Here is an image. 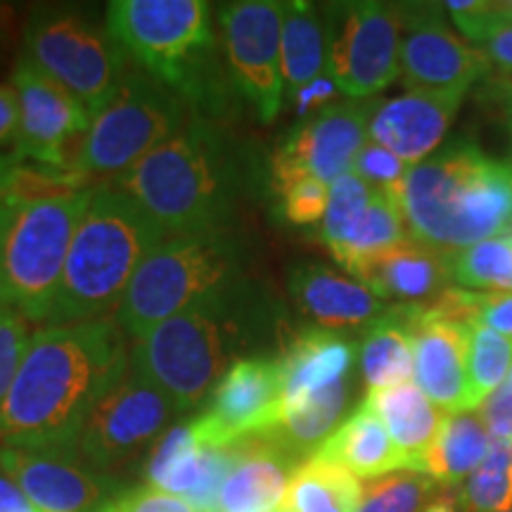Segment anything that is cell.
Returning a JSON list of instances; mask_svg holds the SVG:
<instances>
[{
    "mask_svg": "<svg viewBox=\"0 0 512 512\" xmlns=\"http://www.w3.org/2000/svg\"><path fill=\"white\" fill-rule=\"evenodd\" d=\"M8 17L10 8L8 5H0V36H8Z\"/></svg>",
    "mask_w": 512,
    "mask_h": 512,
    "instance_id": "obj_53",
    "label": "cell"
},
{
    "mask_svg": "<svg viewBox=\"0 0 512 512\" xmlns=\"http://www.w3.org/2000/svg\"><path fill=\"white\" fill-rule=\"evenodd\" d=\"M128 368L126 332L114 316L41 328L0 403V444L79 446L95 403Z\"/></svg>",
    "mask_w": 512,
    "mask_h": 512,
    "instance_id": "obj_1",
    "label": "cell"
},
{
    "mask_svg": "<svg viewBox=\"0 0 512 512\" xmlns=\"http://www.w3.org/2000/svg\"><path fill=\"white\" fill-rule=\"evenodd\" d=\"M354 384L356 377H351L304 399L283 401L278 425L266 432V437L285 448L299 463L313 458L347 415L354 399Z\"/></svg>",
    "mask_w": 512,
    "mask_h": 512,
    "instance_id": "obj_28",
    "label": "cell"
},
{
    "mask_svg": "<svg viewBox=\"0 0 512 512\" xmlns=\"http://www.w3.org/2000/svg\"><path fill=\"white\" fill-rule=\"evenodd\" d=\"M10 309H15V304H12V294L8 290V283H5L3 273H0V313L10 311Z\"/></svg>",
    "mask_w": 512,
    "mask_h": 512,
    "instance_id": "obj_52",
    "label": "cell"
},
{
    "mask_svg": "<svg viewBox=\"0 0 512 512\" xmlns=\"http://www.w3.org/2000/svg\"><path fill=\"white\" fill-rule=\"evenodd\" d=\"M5 38H8V36H0V50H3V43H5Z\"/></svg>",
    "mask_w": 512,
    "mask_h": 512,
    "instance_id": "obj_56",
    "label": "cell"
},
{
    "mask_svg": "<svg viewBox=\"0 0 512 512\" xmlns=\"http://www.w3.org/2000/svg\"><path fill=\"white\" fill-rule=\"evenodd\" d=\"M470 323L512 339V292H472Z\"/></svg>",
    "mask_w": 512,
    "mask_h": 512,
    "instance_id": "obj_44",
    "label": "cell"
},
{
    "mask_svg": "<svg viewBox=\"0 0 512 512\" xmlns=\"http://www.w3.org/2000/svg\"><path fill=\"white\" fill-rule=\"evenodd\" d=\"M283 413V370L271 356L233 363L211 389L204 411L192 415L204 446L230 448L238 441L271 432Z\"/></svg>",
    "mask_w": 512,
    "mask_h": 512,
    "instance_id": "obj_17",
    "label": "cell"
},
{
    "mask_svg": "<svg viewBox=\"0 0 512 512\" xmlns=\"http://www.w3.org/2000/svg\"><path fill=\"white\" fill-rule=\"evenodd\" d=\"M489 446L491 434L479 408L446 413L430 453L422 460L420 472L432 477L441 489L456 491L482 465Z\"/></svg>",
    "mask_w": 512,
    "mask_h": 512,
    "instance_id": "obj_29",
    "label": "cell"
},
{
    "mask_svg": "<svg viewBox=\"0 0 512 512\" xmlns=\"http://www.w3.org/2000/svg\"><path fill=\"white\" fill-rule=\"evenodd\" d=\"M278 216L290 226H313L323 223L330 202V185L318 178H304L275 195Z\"/></svg>",
    "mask_w": 512,
    "mask_h": 512,
    "instance_id": "obj_40",
    "label": "cell"
},
{
    "mask_svg": "<svg viewBox=\"0 0 512 512\" xmlns=\"http://www.w3.org/2000/svg\"><path fill=\"white\" fill-rule=\"evenodd\" d=\"M249 252L235 228L166 238L140 264L114 318L133 342L211 292L245 278Z\"/></svg>",
    "mask_w": 512,
    "mask_h": 512,
    "instance_id": "obj_7",
    "label": "cell"
},
{
    "mask_svg": "<svg viewBox=\"0 0 512 512\" xmlns=\"http://www.w3.org/2000/svg\"><path fill=\"white\" fill-rule=\"evenodd\" d=\"M230 448L204 446L192 418L169 427L147 453L145 482L181 496L200 512H216L221 486L230 470Z\"/></svg>",
    "mask_w": 512,
    "mask_h": 512,
    "instance_id": "obj_20",
    "label": "cell"
},
{
    "mask_svg": "<svg viewBox=\"0 0 512 512\" xmlns=\"http://www.w3.org/2000/svg\"><path fill=\"white\" fill-rule=\"evenodd\" d=\"M19 55L67 88L91 119L110 105L128 72V57L110 31L72 5H34L24 22Z\"/></svg>",
    "mask_w": 512,
    "mask_h": 512,
    "instance_id": "obj_9",
    "label": "cell"
},
{
    "mask_svg": "<svg viewBox=\"0 0 512 512\" xmlns=\"http://www.w3.org/2000/svg\"><path fill=\"white\" fill-rule=\"evenodd\" d=\"M406 238L408 228L406 221H403L399 200L389 192L375 190L368 209L363 211V216L349 233L342 249L335 254V259L351 273L363 259L399 245Z\"/></svg>",
    "mask_w": 512,
    "mask_h": 512,
    "instance_id": "obj_33",
    "label": "cell"
},
{
    "mask_svg": "<svg viewBox=\"0 0 512 512\" xmlns=\"http://www.w3.org/2000/svg\"><path fill=\"white\" fill-rule=\"evenodd\" d=\"M190 114L176 93L131 69L110 105L91 121L81 145L79 171L88 178L117 181L181 131Z\"/></svg>",
    "mask_w": 512,
    "mask_h": 512,
    "instance_id": "obj_10",
    "label": "cell"
},
{
    "mask_svg": "<svg viewBox=\"0 0 512 512\" xmlns=\"http://www.w3.org/2000/svg\"><path fill=\"white\" fill-rule=\"evenodd\" d=\"M399 76L406 91L467 93L491 72V62L446 27L439 5L401 3Z\"/></svg>",
    "mask_w": 512,
    "mask_h": 512,
    "instance_id": "obj_18",
    "label": "cell"
},
{
    "mask_svg": "<svg viewBox=\"0 0 512 512\" xmlns=\"http://www.w3.org/2000/svg\"><path fill=\"white\" fill-rule=\"evenodd\" d=\"M406 306L413 332V380L439 411H475L467 380L470 323H458L427 311L425 304Z\"/></svg>",
    "mask_w": 512,
    "mask_h": 512,
    "instance_id": "obj_19",
    "label": "cell"
},
{
    "mask_svg": "<svg viewBox=\"0 0 512 512\" xmlns=\"http://www.w3.org/2000/svg\"><path fill=\"white\" fill-rule=\"evenodd\" d=\"M408 169H411V164H406L389 150H384V147L375 143H366L361 155L356 157L354 169L351 171L358 178H363L370 188L389 192V195L399 200L401 185L406 181Z\"/></svg>",
    "mask_w": 512,
    "mask_h": 512,
    "instance_id": "obj_42",
    "label": "cell"
},
{
    "mask_svg": "<svg viewBox=\"0 0 512 512\" xmlns=\"http://www.w3.org/2000/svg\"><path fill=\"white\" fill-rule=\"evenodd\" d=\"M19 98V131L12 159L79 171L81 145L91 128V114L67 88L19 55L12 69Z\"/></svg>",
    "mask_w": 512,
    "mask_h": 512,
    "instance_id": "obj_15",
    "label": "cell"
},
{
    "mask_svg": "<svg viewBox=\"0 0 512 512\" xmlns=\"http://www.w3.org/2000/svg\"><path fill=\"white\" fill-rule=\"evenodd\" d=\"M356 356V344L342 332L316 325L297 332L278 356L283 370V401L304 399L351 380Z\"/></svg>",
    "mask_w": 512,
    "mask_h": 512,
    "instance_id": "obj_25",
    "label": "cell"
},
{
    "mask_svg": "<svg viewBox=\"0 0 512 512\" xmlns=\"http://www.w3.org/2000/svg\"><path fill=\"white\" fill-rule=\"evenodd\" d=\"M425 512H467L463 501H460L458 491H448V494L439 496L437 501L430 503V508Z\"/></svg>",
    "mask_w": 512,
    "mask_h": 512,
    "instance_id": "obj_49",
    "label": "cell"
},
{
    "mask_svg": "<svg viewBox=\"0 0 512 512\" xmlns=\"http://www.w3.org/2000/svg\"><path fill=\"white\" fill-rule=\"evenodd\" d=\"M337 93H339V88L335 86V81H332L328 74H323V76H318L316 81H311L309 86H304L302 91L294 93L290 100H292L294 110H297V114L304 121V119H309L311 114H316L323 110V107H328L330 102L337 98Z\"/></svg>",
    "mask_w": 512,
    "mask_h": 512,
    "instance_id": "obj_46",
    "label": "cell"
},
{
    "mask_svg": "<svg viewBox=\"0 0 512 512\" xmlns=\"http://www.w3.org/2000/svg\"><path fill=\"white\" fill-rule=\"evenodd\" d=\"M512 370V339L470 323L467 339V380H470L472 408H479L498 387H503L505 377Z\"/></svg>",
    "mask_w": 512,
    "mask_h": 512,
    "instance_id": "obj_36",
    "label": "cell"
},
{
    "mask_svg": "<svg viewBox=\"0 0 512 512\" xmlns=\"http://www.w3.org/2000/svg\"><path fill=\"white\" fill-rule=\"evenodd\" d=\"M505 240H510V242H512V226H510L508 230H505Z\"/></svg>",
    "mask_w": 512,
    "mask_h": 512,
    "instance_id": "obj_55",
    "label": "cell"
},
{
    "mask_svg": "<svg viewBox=\"0 0 512 512\" xmlns=\"http://www.w3.org/2000/svg\"><path fill=\"white\" fill-rule=\"evenodd\" d=\"M363 401L387 427L394 446L406 460V470L420 472L422 460L430 453L446 413H441L415 382L368 392Z\"/></svg>",
    "mask_w": 512,
    "mask_h": 512,
    "instance_id": "obj_27",
    "label": "cell"
},
{
    "mask_svg": "<svg viewBox=\"0 0 512 512\" xmlns=\"http://www.w3.org/2000/svg\"><path fill=\"white\" fill-rule=\"evenodd\" d=\"M465 93L406 91L399 98L373 102L370 143L384 147L406 164H420L439 150Z\"/></svg>",
    "mask_w": 512,
    "mask_h": 512,
    "instance_id": "obj_21",
    "label": "cell"
},
{
    "mask_svg": "<svg viewBox=\"0 0 512 512\" xmlns=\"http://www.w3.org/2000/svg\"><path fill=\"white\" fill-rule=\"evenodd\" d=\"M93 190L43 200L0 195V273L15 311L29 323L48 325L69 247Z\"/></svg>",
    "mask_w": 512,
    "mask_h": 512,
    "instance_id": "obj_8",
    "label": "cell"
},
{
    "mask_svg": "<svg viewBox=\"0 0 512 512\" xmlns=\"http://www.w3.org/2000/svg\"><path fill=\"white\" fill-rule=\"evenodd\" d=\"M444 8L460 34L479 46L486 60L512 72V19L503 5L479 3V0H451Z\"/></svg>",
    "mask_w": 512,
    "mask_h": 512,
    "instance_id": "obj_34",
    "label": "cell"
},
{
    "mask_svg": "<svg viewBox=\"0 0 512 512\" xmlns=\"http://www.w3.org/2000/svg\"><path fill=\"white\" fill-rule=\"evenodd\" d=\"M370 112L373 102L347 100L299 121L280 140L268 162L266 183L273 197L304 178H318L332 185L349 174L368 143Z\"/></svg>",
    "mask_w": 512,
    "mask_h": 512,
    "instance_id": "obj_14",
    "label": "cell"
},
{
    "mask_svg": "<svg viewBox=\"0 0 512 512\" xmlns=\"http://www.w3.org/2000/svg\"><path fill=\"white\" fill-rule=\"evenodd\" d=\"M283 10L275 0H238L216 12L230 81L261 124L283 110Z\"/></svg>",
    "mask_w": 512,
    "mask_h": 512,
    "instance_id": "obj_12",
    "label": "cell"
},
{
    "mask_svg": "<svg viewBox=\"0 0 512 512\" xmlns=\"http://www.w3.org/2000/svg\"><path fill=\"white\" fill-rule=\"evenodd\" d=\"M399 207L413 240L453 259L512 226V166L456 138L408 169Z\"/></svg>",
    "mask_w": 512,
    "mask_h": 512,
    "instance_id": "obj_5",
    "label": "cell"
},
{
    "mask_svg": "<svg viewBox=\"0 0 512 512\" xmlns=\"http://www.w3.org/2000/svg\"><path fill=\"white\" fill-rule=\"evenodd\" d=\"M100 512H200L181 496L166 494L150 484L126 486Z\"/></svg>",
    "mask_w": 512,
    "mask_h": 512,
    "instance_id": "obj_43",
    "label": "cell"
},
{
    "mask_svg": "<svg viewBox=\"0 0 512 512\" xmlns=\"http://www.w3.org/2000/svg\"><path fill=\"white\" fill-rule=\"evenodd\" d=\"M373 195L375 188H370L354 171H349V174L337 178L330 185V202L328 211H325L323 226H320V240L325 242V247L330 249L332 256L347 242L349 233L363 216V211L368 209Z\"/></svg>",
    "mask_w": 512,
    "mask_h": 512,
    "instance_id": "obj_39",
    "label": "cell"
},
{
    "mask_svg": "<svg viewBox=\"0 0 512 512\" xmlns=\"http://www.w3.org/2000/svg\"><path fill=\"white\" fill-rule=\"evenodd\" d=\"M230 470L221 486L216 512H275L283 508L287 489L302 465L266 434L230 446Z\"/></svg>",
    "mask_w": 512,
    "mask_h": 512,
    "instance_id": "obj_23",
    "label": "cell"
},
{
    "mask_svg": "<svg viewBox=\"0 0 512 512\" xmlns=\"http://www.w3.org/2000/svg\"><path fill=\"white\" fill-rule=\"evenodd\" d=\"M275 512H287V510H285V508H278V510H275Z\"/></svg>",
    "mask_w": 512,
    "mask_h": 512,
    "instance_id": "obj_57",
    "label": "cell"
},
{
    "mask_svg": "<svg viewBox=\"0 0 512 512\" xmlns=\"http://www.w3.org/2000/svg\"><path fill=\"white\" fill-rule=\"evenodd\" d=\"M508 384H512V370H510V380H508Z\"/></svg>",
    "mask_w": 512,
    "mask_h": 512,
    "instance_id": "obj_58",
    "label": "cell"
},
{
    "mask_svg": "<svg viewBox=\"0 0 512 512\" xmlns=\"http://www.w3.org/2000/svg\"><path fill=\"white\" fill-rule=\"evenodd\" d=\"M351 275L382 302L396 299L408 306L434 302L453 280L451 259L413 238L368 256Z\"/></svg>",
    "mask_w": 512,
    "mask_h": 512,
    "instance_id": "obj_22",
    "label": "cell"
},
{
    "mask_svg": "<svg viewBox=\"0 0 512 512\" xmlns=\"http://www.w3.org/2000/svg\"><path fill=\"white\" fill-rule=\"evenodd\" d=\"M278 330V306L252 278L211 292L152 328L131 349V370L190 413L209 399L223 373Z\"/></svg>",
    "mask_w": 512,
    "mask_h": 512,
    "instance_id": "obj_2",
    "label": "cell"
},
{
    "mask_svg": "<svg viewBox=\"0 0 512 512\" xmlns=\"http://www.w3.org/2000/svg\"><path fill=\"white\" fill-rule=\"evenodd\" d=\"M363 484L335 463L309 458L294 472L283 508L287 512H356Z\"/></svg>",
    "mask_w": 512,
    "mask_h": 512,
    "instance_id": "obj_32",
    "label": "cell"
},
{
    "mask_svg": "<svg viewBox=\"0 0 512 512\" xmlns=\"http://www.w3.org/2000/svg\"><path fill=\"white\" fill-rule=\"evenodd\" d=\"M283 79L287 95L302 91L325 74L328 64V24L325 8L292 0L283 10Z\"/></svg>",
    "mask_w": 512,
    "mask_h": 512,
    "instance_id": "obj_31",
    "label": "cell"
},
{
    "mask_svg": "<svg viewBox=\"0 0 512 512\" xmlns=\"http://www.w3.org/2000/svg\"><path fill=\"white\" fill-rule=\"evenodd\" d=\"M254 176L256 162L226 126L190 114L181 131L112 185L174 238L233 228Z\"/></svg>",
    "mask_w": 512,
    "mask_h": 512,
    "instance_id": "obj_3",
    "label": "cell"
},
{
    "mask_svg": "<svg viewBox=\"0 0 512 512\" xmlns=\"http://www.w3.org/2000/svg\"><path fill=\"white\" fill-rule=\"evenodd\" d=\"M34 335L29 332V320L10 309L0 313V403L15 384Z\"/></svg>",
    "mask_w": 512,
    "mask_h": 512,
    "instance_id": "obj_41",
    "label": "cell"
},
{
    "mask_svg": "<svg viewBox=\"0 0 512 512\" xmlns=\"http://www.w3.org/2000/svg\"><path fill=\"white\" fill-rule=\"evenodd\" d=\"M503 8H505V15L512 19V3H503Z\"/></svg>",
    "mask_w": 512,
    "mask_h": 512,
    "instance_id": "obj_54",
    "label": "cell"
},
{
    "mask_svg": "<svg viewBox=\"0 0 512 512\" xmlns=\"http://www.w3.org/2000/svg\"><path fill=\"white\" fill-rule=\"evenodd\" d=\"M12 171H15V159H12V155H0V195L8 190Z\"/></svg>",
    "mask_w": 512,
    "mask_h": 512,
    "instance_id": "obj_51",
    "label": "cell"
},
{
    "mask_svg": "<svg viewBox=\"0 0 512 512\" xmlns=\"http://www.w3.org/2000/svg\"><path fill=\"white\" fill-rule=\"evenodd\" d=\"M510 128H512V126H510ZM510 166H512V164H510Z\"/></svg>",
    "mask_w": 512,
    "mask_h": 512,
    "instance_id": "obj_60",
    "label": "cell"
},
{
    "mask_svg": "<svg viewBox=\"0 0 512 512\" xmlns=\"http://www.w3.org/2000/svg\"><path fill=\"white\" fill-rule=\"evenodd\" d=\"M0 472L41 512H100L126 484L95 470L79 446L0 444Z\"/></svg>",
    "mask_w": 512,
    "mask_h": 512,
    "instance_id": "obj_16",
    "label": "cell"
},
{
    "mask_svg": "<svg viewBox=\"0 0 512 512\" xmlns=\"http://www.w3.org/2000/svg\"><path fill=\"white\" fill-rule=\"evenodd\" d=\"M323 8L328 24L325 74L351 100H366L384 91L399 76V5L356 0Z\"/></svg>",
    "mask_w": 512,
    "mask_h": 512,
    "instance_id": "obj_11",
    "label": "cell"
},
{
    "mask_svg": "<svg viewBox=\"0 0 512 512\" xmlns=\"http://www.w3.org/2000/svg\"><path fill=\"white\" fill-rule=\"evenodd\" d=\"M313 458L335 463L368 482L406 470V460L394 446L387 427L366 401L330 434Z\"/></svg>",
    "mask_w": 512,
    "mask_h": 512,
    "instance_id": "obj_26",
    "label": "cell"
},
{
    "mask_svg": "<svg viewBox=\"0 0 512 512\" xmlns=\"http://www.w3.org/2000/svg\"><path fill=\"white\" fill-rule=\"evenodd\" d=\"M358 363L368 392L411 382L413 332L406 306H394L373 325H368L358 347Z\"/></svg>",
    "mask_w": 512,
    "mask_h": 512,
    "instance_id": "obj_30",
    "label": "cell"
},
{
    "mask_svg": "<svg viewBox=\"0 0 512 512\" xmlns=\"http://www.w3.org/2000/svg\"><path fill=\"white\" fill-rule=\"evenodd\" d=\"M458 496L467 512H503L512 508V441L491 439L482 465L465 479Z\"/></svg>",
    "mask_w": 512,
    "mask_h": 512,
    "instance_id": "obj_35",
    "label": "cell"
},
{
    "mask_svg": "<svg viewBox=\"0 0 512 512\" xmlns=\"http://www.w3.org/2000/svg\"><path fill=\"white\" fill-rule=\"evenodd\" d=\"M486 430L491 439H510L512 441V384L505 382L494 394L486 396L479 406Z\"/></svg>",
    "mask_w": 512,
    "mask_h": 512,
    "instance_id": "obj_45",
    "label": "cell"
},
{
    "mask_svg": "<svg viewBox=\"0 0 512 512\" xmlns=\"http://www.w3.org/2000/svg\"><path fill=\"white\" fill-rule=\"evenodd\" d=\"M0 512H41L24 496V491L0 472Z\"/></svg>",
    "mask_w": 512,
    "mask_h": 512,
    "instance_id": "obj_48",
    "label": "cell"
},
{
    "mask_svg": "<svg viewBox=\"0 0 512 512\" xmlns=\"http://www.w3.org/2000/svg\"><path fill=\"white\" fill-rule=\"evenodd\" d=\"M439 491L441 486L432 477L399 470L363 484L356 512H425Z\"/></svg>",
    "mask_w": 512,
    "mask_h": 512,
    "instance_id": "obj_37",
    "label": "cell"
},
{
    "mask_svg": "<svg viewBox=\"0 0 512 512\" xmlns=\"http://www.w3.org/2000/svg\"><path fill=\"white\" fill-rule=\"evenodd\" d=\"M19 98L12 83H0V150L17 143Z\"/></svg>",
    "mask_w": 512,
    "mask_h": 512,
    "instance_id": "obj_47",
    "label": "cell"
},
{
    "mask_svg": "<svg viewBox=\"0 0 512 512\" xmlns=\"http://www.w3.org/2000/svg\"><path fill=\"white\" fill-rule=\"evenodd\" d=\"M290 294L297 309L323 330H358L389 311L356 278L339 275L323 264H304L290 273Z\"/></svg>",
    "mask_w": 512,
    "mask_h": 512,
    "instance_id": "obj_24",
    "label": "cell"
},
{
    "mask_svg": "<svg viewBox=\"0 0 512 512\" xmlns=\"http://www.w3.org/2000/svg\"><path fill=\"white\" fill-rule=\"evenodd\" d=\"M503 512H512V508L510 510H503Z\"/></svg>",
    "mask_w": 512,
    "mask_h": 512,
    "instance_id": "obj_59",
    "label": "cell"
},
{
    "mask_svg": "<svg viewBox=\"0 0 512 512\" xmlns=\"http://www.w3.org/2000/svg\"><path fill=\"white\" fill-rule=\"evenodd\" d=\"M453 280L486 292H512V242L491 238L451 259Z\"/></svg>",
    "mask_w": 512,
    "mask_h": 512,
    "instance_id": "obj_38",
    "label": "cell"
},
{
    "mask_svg": "<svg viewBox=\"0 0 512 512\" xmlns=\"http://www.w3.org/2000/svg\"><path fill=\"white\" fill-rule=\"evenodd\" d=\"M166 238L164 228L126 192L112 183L95 185L69 247L48 325H72L117 313L140 264Z\"/></svg>",
    "mask_w": 512,
    "mask_h": 512,
    "instance_id": "obj_6",
    "label": "cell"
},
{
    "mask_svg": "<svg viewBox=\"0 0 512 512\" xmlns=\"http://www.w3.org/2000/svg\"><path fill=\"white\" fill-rule=\"evenodd\" d=\"M107 31L128 60L176 93L197 117L233 112L235 88L223 60L214 10L204 0H114Z\"/></svg>",
    "mask_w": 512,
    "mask_h": 512,
    "instance_id": "obj_4",
    "label": "cell"
},
{
    "mask_svg": "<svg viewBox=\"0 0 512 512\" xmlns=\"http://www.w3.org/2000/svg\"><path fill=\"white\" fill-rule=\"evenodd\" d=\"M494 93H496V98H494L496 105L503 107V112L508 114L510 126H512V79L494 83Z\"/></svg>",
    "mask_w": 512,
    "mask_h": 512,
    "instance_id": "obj_50",
    "label": "cell"
},
{
    "mask_svg": "<svg viewBox=\"0 0 512 512\" xmlns=\"http://www.w3.org/2000/svg\"><path fill=\"white\" fill-rule=\"evenodd\" d=\"M174 415V401L128 368L88 415L79 437L81 456L110 475L114 467L150 453Z\"/></svg>",
    "mask_w": 512,
    "mask_h": 512,
    "instance_id": "obj_13",
    "label": "cell"
}]
</instances>
